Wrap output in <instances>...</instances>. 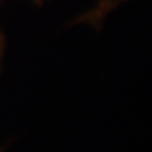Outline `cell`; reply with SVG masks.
I'll use <instances>...</instances> for the list:
<instances>
[{"label": "cell", "instance_id": "1", "mask_svg": "<svg viewBox=\"0 0 152 152\" xmlns=\"http://www.w3.org/2000/svg\"><path fill=\"white\" fill-rule=\"evenodd\" d=\"M126 1L127 0H100L91 10L83 14V15L77 19V22L79 23H88V24H91L94 27L99 28L103 23V20L105 19V17L113 9H115L118 5H121L122 3H126Z\"/></svg>", "mask_w": 152, "mask_h": 152}, {"label": "cell", "instance_id": "2", "mask_svg": "<svg viewBox=\"0 0 152 152\" xmlns=\"http://www.w3.org/2000/svg\"><path fill=\"white\" fill-rule=\"evenodd\" d=\"M3 47H4V39H3L1 33H0V56H1V52H3Z\"/></svg>", "mask_w": 152, "mask_h": 152}]
</instances>
